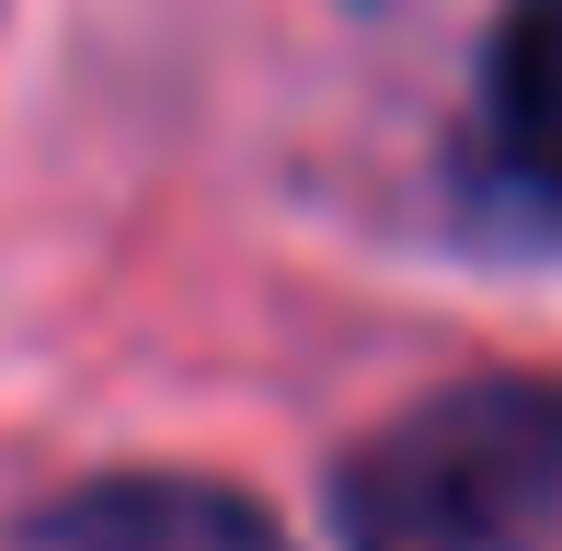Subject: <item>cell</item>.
I'll use <instances>...</instances> for the list:
<instances>
[{
    "instance_id": "3957f363",
    "label": "cell",
    "mask_w": 562,
    "mask_h": 551,
    "mask_svg": "<svg viewBox=\"0 0 562 551\" xmlns=\"http://www.w3.org/2000/svg\"><path fill=\"white\" fill-rule=\"evenodd\" d=\"M482 149L494 184L562 230V0H505L482 46Z\"/></svg>"
},
{
    "instance_id": "7a4b0ae2",
    "label": "cell",
    "mask_w": 562,
    "mask_h": 551,
    "mask_svg": "<svg viewBox=\"0 0 562 551\" xmlns=\"http://www.w3.org/2000/svg\"><path fill=\"white\" fill-rule=\"evenodd\" d=\"M0 551H288V529L207 471H104L12 517Z\"/></svg>"
},
{
    "instance_id": "6da1fadb",
    "label": "cell",
    "mask_w": 562,
    "mask_h": 551,
    "mask_svg": "<svg viewBox=\"0 0 562 551\" xmlns=\"http://www.w3.org/2000/svg\"><path fill=\"white\" fill-rule=\"evenodd\" d=\"M345 551H562V380H448L334 483Z\"/></svg>"
}]
</instances>
